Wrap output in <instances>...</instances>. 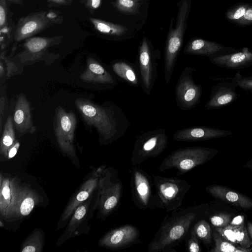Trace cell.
<instances>
[{
  "label": "cell",
  "instance_id": "1",
  "mask_svg": "<svg viewBox=\"0 0 252 252\" xmlns=\"http://www.w3.org/2000/svg\"><path fill=\"white\" fill-rule=\"evenodd\" d=\"M75 104L84 121L96 128L106 144L125 136L131 125L123 109L112 103L99 105L80 97Z\"/></svg>",
  "mask_w": 252,
  "mask_h": 252
},
{
  "label": "cell",
  "instance_id": "2",
  "mask_svg": "<svg viewBox=\"0 0 252 252\" xmlns=\"http://www.w3.org/2000/svg\"><path fill=\"white\" fill-rule=\"evenodd\" d=\"M166 216L148 246L149 252H175L202 213L200 205L179 207Z\"/></svg>",
  "mask_w": 252,
  "mask_h": 252
},
{
  "label": "cell",
  "instance_id": "3",
  "mask_svg": "<svg viewBox=\"0 0 252 252\" xmlns=\"http://www.w3.org/2000/svg\"><path fill=\"white\" fill-rule=\"evenodd\" d=\"M218 153L216 149L200 147H186L172 152L161 162L159 172L175 168L177 175L187 173L196 166L202 165Z\"/></svg>",
  "mask_w": 252,
  "mask_h": 252
},
{
  "label": "cell",
  "instance_id": "4",
  "mask_svg": "<svg viewBox=\"0 0 252 252\" xmlns=\"http://www.w3.org/2000/svg\"><path fill=\"white\" fill-rule=\"evenodd\" d=\"M152 178L157 208L169 213L180 207L191 185L176 177L154 175Z\"/></svg>",
  "mask_w": 252,
  "mask_h": 252
},
{
  "label": "cell",
  "instance_id": "5",
  "mask_svg": "<svg viewBox=\"0 0 252 252\" xmlns=\"http://www.w3.org/2000/svg\"><path fill=\"white\" fill-rule=\"evenodd\" d=\"M176 24L170 30L164 51V79L168 84L172 78L177 59L182 46L184 33L190 9V0L179 3Z\"/></svg>",
  "mask_w": 252,
  "mask_h": 252
},
{
  "label": "cell",
  "instance_id": "6",
  "mask_svg": "<svg viewBox=\"0 0 252 252\" xmlns=\"http://www.w3.org/2000/svg\"><path fill=\"white\" fill-rule=\"evenodd\" d=\"M168 137L163 128L149 130L137 138L131 157V164L139 165L160 155L167 148Z\"/></svg>",
  "mask_w": 252,
  "mask_h": 252
},
{
  "label": "cell",
  "instance_id": "7",
  "mask_svg": "<svg viewBox=\"0 0 252 252\" xmlns=\"http://www.w3.org/2000/svg\"><path fill=\"white\" fill-rule=\"evenodd\" d=\"M63 21L61 12L53 9L33 12L22 17L15 28V43L32 37L53 25L61 24Z\"/></svg>",
  "mask_w": 252,
  "mask_h": 252
},
{
  "label": "cell",
  "instance_id": "8",
  "mask_svg": "<svg viewBox=\"0 0 252 252\" xmlns=\"http://www.w3.org/2000/svg\"><path fill=\"white\" fill-rule=\"evenodd\" d=\"M130 186L132 200L136 207L141 210L157 208L153 178L139 165L130 168Z\"/></svg>",
  "mask_w": 252,
  "mask_h": 252
},
{
  "label": "cell",
  "instance_id": "9",
  "mask_svg": "<svg viewBox=\"0 0 252 252\" xmlns=\"http://www.w3.org/2000/svg\"><path fill=\"white\" fill-rule=\"evenodd\" d=\"M99 211L105 219L116 210L121 204L123 183L116 170L108 169L100 180Z\"/></svg>",
  "mask_w": 252,
  "mask_h": 252
},
{
  "label": "cell",
  "instance_id": "10",
  "mask_svg": "<svg viewBox=\"0 0 252 252\" xmlns=\"http://www.w3.org/2000/svg\"><path fill=\"white\" fill-rule=\"evenodd\" d=\"M195 69L187 66L182 71L175 87L177 105L184 111L194 108L200 101L202 89L193 80L192 74Z\"/></svg>",
  "mask_w": 252,
  "mask_h": 252
},
{
  "label": "cell",
  "instance_id": "11",
  "mask_svg": "<svg viewBox=\"0 0 252 252\" xmlns=\"http://www.w3.org/2000/svg\"><path fill=\"white\" fill-rule=\"evenodd\" d=\"M76 124V117L72 110L66 112L61 106L57 108L53 123L56 137L61 150L70 155L75 154L74 138Z\"/></svg>",
  "mask_w": 252,
  "mask_h": 252
},
{
  "label": "cell",
  "instance_id": "12",
  "mask_svg": "<svg viewBox=\"0 0 252 252\" xmlns=\"http://www.w3.org/2000/svg\"><path fill=\"white\" fill-rule=\"evenodd\" d=\"M138 59L140 85L144 92L149 95L157 77L158 63L146 37L140 45Z\"/></svg>",
  "mask_w": 252,
  "mask_h": 252
},
{
  "label": "cell",
  "instance_id": "13",
  "mask_svg": "<svg viewBox=\"0 0 252 252\" xmlns=\"http://www.w3.org/2000/svg\"><path fill=\"white\" fill-rule=\"evenodd\" d=\"M220 79L221 81L211 88L209 99L205 105L207 109L225 107L233 103L240 96L236 92L238 85L235 76L220 78Z\"/></svg>",
  "mask_w": 252,
  "mask_h": 252
},
{
  "label": "cell",
  "instance_id": "14",
  "mask_svg": "<svg viewBox=\"0 0 252 252\" xmlns=\"http://www.w3.org/2000/svg\"><path fill=\"white\" fill-rule=\"evenodd\" d=\"M140 232L135 226L127 224L108 232L99 241L100 246L111 250L126 249L139 241Z\"/></svg>",
  "mask_w": 252,
  "mask_h": 252
},
{
  "label": "cell",
  "instance_id": "15",
  "mask_svg": "<svg viewBox=\"0 0 252 252\" xmlns=\"http://www.w3.org/2000/svg\"><path fill=\"white\" fill-rule=\"evenodd\" d=\"M233 132L207 126H197L179 129L174 133L175 140L193 142L208 140L232 135Z\"/></svg>",
  "mask_w": 252,
  "mask_h": 252
},
{
  "label": "cell",
  "instance_id": "16",
  "mask_svg": "<svg viewBox=\"0 0 252 252\" xmlns=\"http://www.w3.org/2000/svg\"><path fill=\"white\" fill-rule=\"evenodd\" d=\"M213 64L231 69H241L252 65V50L244 47L240 51L233 53L217 55L208 57Z\"/></svg>",
  "mask_w": 252,
  "mask_h": 252
},
{
  "label": "cell",
  "instance_id": "17",
  "mask_svg": "<svg viewBox=\"0 0 252 252\" xmlns=\"http://www.w3.org/2000/svg\"><path fill=\"white\" fill-rule=\"evenodd\" d=\"M206 191L214 197L244 210L252 209V200L229 188L218 185L207 186Z\"/></svg>",
  "mask_w": 252,
  "mask_h": 252
},
{
  "label": "cell",
  "instance_id": "18",
  "mask_svg": "<svg viewBox=\"0 0 252 252\" xmlns=\"http://www.w3.org/2000/svg\"><path fill=\"white\" fill-rule=\"evenodd\" d=\"M80 77L83 81L88 83L112 87L117 84L116 78L112 74L98 61L92 58L87 59V68L80 75Z\"/></svg>",
  "mask_w": 252,
  "mask_h": 252
},
{
  "label": "cell",
  "instance_id": "19",
  "mask_svg": "<svg viewBox=\"0 0 252 252\" xmlns=\"http://www.w3.org/2000/svg\"><path fill=\"white\" fill-rule=\"evenodd\" d=\"M13 121L16 129L20 133H25L33 126L30 104L23 95H20L17 100Z\"/></svg>",
  "mask_w": 252,
  "mask_h": 252
},
{
  "label": "cell",
  "instance_id": "20",
  "mask_svg": "<svg viewBox=\"0 0 252 252\" xmlns=\"http://www.w3.org/2000/svg\"><path fill=\"white\" fill-rule=\"evenodd\" d=\"M63 38V36L29 37L23 44V53L32 57L39 56L50 46L60 43Z\"/></svg>",
  "mask_w": 252,
  "mask_h": 252
},
{
  "label": "cell",
  "instance_id": "21",
  "mask_svg": "<svg viewBox=\"0 0 252 252\" xmlns=\"http://www.w3.org/2000/svg\"><path fill=\"white\" fill-rule=\"evenodd\" d=\"M224 48L222 44L201 38H196L189 41L184 52L188 55L206 56L208 57L220 52Z\"/></svg>",
  "mask_w": 252,
  "mask_h": 252
},
{
  "label": "cell",
  "instance_id": "22",
  "mask_svg": "<svg viewBox=\"0 0 252 252\" xmlns=\"http://www.w3.org/2000/svg\"><path fill=\"white\" fill-rule=\"evenodd\" d=\"M112 69L120 79L127 84L134 87L141 84L137 70L133 63L120 60L112 64Z\"/></svg>",
  "mask_w": 252,
  "mask_h": 252
},
{
  "label": "cell",
  "instance_id": "23",
  "mask_svg": "<svg viewBox=\"0 0 252 252\" xmlns=\"http://www.w3.org/2000/svg\"><path fill=\"white\" fill-rule=\"evenodd\" d=\"M98 177L99 176H97L95 178L90 179L83 185L63 212L62 216V221L68 219L77 206L89 197L98 184Z\"/></svg>",
  "mask_w": 252,
  "mask_h": 252
},
{
  "label": "cell",
  "instance_id": "24",
  "mask_svg": "<svg viewBox=\"0 0 252 252\" xmlns=\"http://www.w3.org/2000/svg\"><path fill=\"white\" fill-rule=\"evenodd\" d=\"M0 186V212L5 216L10 212L15 202V192L12 183L10 184L8 179L3 180L2 182L1 181Z\"/></svg>",
  "mask_w": 252,
  "mask_h": 252
},
{
  "label": "cell",
  "instance_id": "25",
  "mask_svg": "<svg viewBox=\"0 0 252 252\" xmlns=\"http://www.w3.org/2000/svg\"><path fill=\"white\" fill-rule=\"evenodd\" d=\"M7 0H0V44L4 42L5 37H9L11 33L12 14L10 12Z\"/></svg>",
  "mask_w": 252,
  "mask_h": 252
},
{
  "label": "cell",
  "instance_id": "26",
  "mask_svg": "<svg viewBox=\"0 0 252 252\" xmlns=\"http://www.w3.org/2000/svg\"><path fill=\"white\" fill-rule=\"evenodd\" d=\"M89 20L94 29L103 34L121 36L125 34L127 30L126 27L120 24L94 18H90Z\"/></svg>",
  "mask_w": 252,
  "mask_h": 252
},
{
  "label": "cell",
  "instance_id": "27",
  "mask_svg": "<svg viewBox=\"0 0 252 252\" xmlns=\"http://www.w3.org/2000/svg\"><path fill=\"white\" fill-rule=\"evenodd\" d=\"M215 246L210 251L211 252H251V248L245 249L223 238L219 233L214 231L212 234Z\"/></svg>",
  "mask_w": 252,
  "mask_h": 252
},
{
  "label": "cell",
  "instance_id": "28",
  "mask_svg": "<svg viewBox=\"0 0 252 252\" xmlns=\"http://www.w3.org/2000/svg\"><path fill=\"white\" fill-rule=\"evenodd\" d=\"M190 230L206 246H208L212 243L213 236L211 228L209 222L205 220L198 219L193 224Z\"/></svg>",
  "mask_w": 252,
  "mask_h": 252
},
{
  "label": "cell",
  "instance_id": "29",
  "mask_svg": "<svg viewBox=\"0 0 252 252\" xmlns=\"http://www.w3.org/2000/svg\"><path fill=\"white\" fill-rule=\"evenodd\" d=\"M15 132L12 118L9 116L6 121L0 140V152L6 155L14 144Z\"/></svg>",
  "mask_w": 252,
  "mask_h": 252
},
{
  "label": "cell",
  "instance_id": "30",
  "mask_svg": "<svg viewBox=\"0 0 252 252\" xmlns=\"http://www.w3.org/2000/svg\"><path fill=\"white\" fill-rule=\"evenodd\" d=\"M233 226L237 244L245 249L250 248L252 245V241L245 222L239 225H233Z\"/></svg>",
  "mask_w": 252,
  "mask_h": 252
},
{
  "label": "cell",
  "instance_id": "31",
  "mask_svg": "<svg viewBox=\"0 0 252 252\" xmlns=\"http://www.w3.org/2000/svg\"><path fill=\"white\" fill-rule=\"evenodd\" d=\"M139 3L135 0H116L114 5L119 11L128 14L135 13L139 7Z\"/></svg>",
  "mask_w": 252,
  "mask_h": 252
},
{
  "label": "cell",
  "instance_id": "32",
  "mask_svg": "<svg viewBox=\"0 0 252 252\" xmlns=\"http://www.w3.org/2000/svg\"><path fill=\"white\" fill-rule=\"evenodd\" d=\"M231 220V215L226 212L214 213L209 217V220L215 227H224L230 223Z\"/></svg>",
  "mask_w": 252,
  "mask_h": 252
},
{
  "label": "cell",
  "instance_id": "33",
  "mask_svg": "<svg viewBox=\"0 0 252 252\" xmlns=\"http://www.w3.org/2000/svg\"><path fill=\"white\" fill-rule=\"evenodd\" d=\"M249 5L242 3L230 8L226 13V17L229 20L237 22L244 15Z\"/></svg>",
  "mask_w": 252,
  "mask_h": 252
},
{
  "label": "cell",
  "instance_id": "34",
  "mask_svg": "<svg viewBox=\"0 0 252 252\" xmlns=\"http://www.w3.org/2000/svg\"><path fill=\"white\" fill-rule=\"evenodd\" d=\"M35 205V200L31 194H27L22 198L19 205V212L23 216L29 215Z\"/></svg>",
  "mask_w": 252,
  "mask_h": 252
},
{
  "label": "cell",
  "instance_id": "35",
  "mask_svg": "<svg viewBox=\"0 0 252 252\" xmlns=\"http://www.w3.org/2000/svg\"><path fill=\"white\" fill-rule=\"evenodd\" d=\"M214 231L219 233L224 239L234 245L237 244L233 225L229 224L224 227H215Z\"/></svg>",
  "mask_w": 252,
  "mask_h": 252
},
{
  "label": "cell",
  "instance_id": "36",
  "mask_svg": "<svg viewBox=\"0 0 252 252\" xmlns=\"http://www.w3.org/2000/svg\"><path fill=\"white\" fill-rule=\"evenodd\" d=\"M238 87L243 90L252 92V76H244L239 70L235 73Z\"/></svg>",
  "mask_w": 252,
  "mask_h": 252
},
{
  "label": "cell",
  "instance_id": "37",
  "mask_svg": "<svg viewBox=\"0 0 252 252\" xmlns=\"http://www.w3.org/2000/svg\"><path fill=\"white\" fill-rule=\"evenodd\" d=\"M186 246V249L188 252H201L202 251L199 243V239L195 234L190 230Z\"/></svg>",
  "mask_w": 252,
  "mask_h": 252
},
{
  "label": "cell",
  "instance_id": "38",
  "mask_svg": "<svg viewBox=\"0 0 252 252\" xmlns=\"http://www.w3.org/2000/svg\"><path fill=\"white\" fill-rule=\"evenodd\" d=\"M87 210L86 207L85 205H80L75 210V212L72 218L71 221L70 223V225H74L75 222L80 220L83 218L86 214Z\"/></svg>",
  "mask_w": 252,
  "mask_h": 252
},
{
  "label": "cell",
  "instance_id": "39",
  "mask_svg": "<svg viewBox=\"0 0 252 252\" xmlns=\"http://www.w3.org/2000/svg\"><path fill=\"white\" fill-rule=\"evenodd\" d=\"M240 25L252 24V6H249L243 16L237 22Z\"/></svg>",
  "mask_w": 252,
  "mask_h": 252
},
{
  "label": "cell",
  "instance_id": "40",
  "mask_svg": "<svg viewBox=\"0 0 252 252\" xmlns=\"http://www.w3.org/2000/svg\"><path fill=\"white\" fill-rule=\"evenodd\" d=\"M101 3V0H86V6L92 12L98 8Z\"/></svg>",
  "mask_w": 252,
  "mask_h": 252
},
{
  "label": "cell",
  "instance_id": "41",
  "mask_svg": "<svg viewBox=\"0 0 252 252\" xmlns=\"http://www.w3.org/2000/svg\"><path fill=\"white\" fill-rule=\"evenodd\" d=\"M51 5L54 6L70 5L72 2V0H46Z\"/></svg>",
  "mask_w": 252,
  "mask_h": 252
},
{
  "label": "cell",
  "instance_id": "42",
  "mask_svg": "<svg viewBox=\"0 0 252 252\" xmlns=\"http://www.w3.org/2000/svg\"><path fill=\"white\" fill-rule=\"evenodd\" d=\"M19 146L20 143L18 142H16L10 148L8 152V156L9 158H12L15 156Z\"/></svg>",
  "mask_w": 252,
  "mask_h": 252
},
{
  "label": "cell",
  "instance_id": "43",
  "mask_svg": "<svg viewBox=\"0 0 252 252\" xmlns=\"http://www.w3.org/2000/svg\"><path fill=\"white\" fill-rule=\"evenodd\" d=\"M244 222H245L244 217L242 215H239L234 218L232 220H231L229 224L232 225L237 226L239 225Z\"/></svg>",
  "mask_w": 252,
  "mask_h": 252
},
{
  "label": "cell",
  "instance_id": "44",
  "mask_svg": "<svg viewBox=\"0 0 252 252\" xmlns=\"http://www.w3.org/2000/svg\"><path fill=\"white\" fill-rule=\"evenodd\" d=\"M247 228L250 238L252 239V222L248 221Z\"/></svg>",
  "mask_w": 252,
  "mask_h": 252
},
{
  "label": "cell",
  "instance_id": "45",
  "mask_svg": "<svg viewBox=\"0 0 252 252\" xmlns=\"http://www.w3.org/2000/svg\"><path fill=\"white\" fill-rule=\"evenodd\" d=\"M4 100L3 97H1L0 99V130L1 129V117L2 114V110L4 108Z\"/></svg>",
  "mask_w": 252,
  "mask_h": 252
},
{
  "label": "cell",
  "instance_id": "46",
  "mask_svg": "<svg viewBox=\"0 0 252 252\" xmlns=\"http://www.w3.org/2000/svg\"><path fill=\"white\" fill-rule=\"evenodd\" d=\"M7 1L15 4L22 5L24 0H7Z\"/></svg>",
  "mask_w": 252,
  "mask_h": 252
},
{
  "label": "cell",
  "instance_id": "47",
  "mask_svg": "<svg viewBox=\"0 0 252 252\" xmlns=\"http://www.w3.org/2000/svg\"><path fill=\"white\" fill-rule=\"evenodd\" d=\"M4 70L3 67L2 66V63L1 61L0 62V77L2 76V74H3Z\"/></svg>",
  "mask_w": 252,
  "mask_h": 252
},
{
  "label": "cell",
  "instance_id": "48",
  "mask_svg": "<svg viewBox=\"0 0 252 252\" xmlns=\"http://www.w3.org/2000/svg\"><path fill=\"white\" fill-rule=\"evenodd\" d=\"M249 168H250L252 170V167Z\"/></svg>",
  "mask_w": 252,
  "mask_h": 252
},
{
  "label": "cell",
  "instance_id": "49",
  "mask_svg": "<svg viewBox=\"0 0 252 252\" xmlns=\"http://www.w3.org/2000/svg\"><path fill=\"white\" fill-rule=\"evenodd\" d=\"M137 0V1H139V0Z\"/></svg>",
  "mask_w": 252,
  "mask_h": 252
},
{
  "label": "cell",
  "instance_id": "50",
  "mask_svg": "<svg viewBox=\"0 0 252 252\" xmlns=\"http://www.w3.org/2000/svg\"><path fill=\"white\" fill-rule=\"evenodd\" d=\"M251 250H252V248H251Z\"/></svg>",
  "mask_w": 252,
  "mask_h": 252
},
{
  "label": "cell",
  "instance_id": "51",
  "mask_svg": "<svg viewBox=\"0 0 252 252\" xmlns=\"http://www.w3.org/2000/svg\"></svg>",
  "mask_w": 252,
  "mask_h": 252
}]
</instances>
